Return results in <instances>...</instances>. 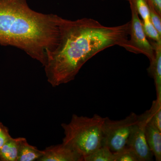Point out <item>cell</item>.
Instances as JSON below:
<instances>
[{
    "label": "cell",
    "instance_id": "6da1fadb",
    "mask_svg": "<svg viewBox=\"0 0 161 161\" xmlns=\"http://www.w3.org/2000/svg\"><path fill=\"white\" fill-rule=\"evenodd\" d=\"M130 22L107 26L92 19L70 20L60 18L58 45L47 53L44 70L53 87L74 80L88 60L99 52L118 45L125 49Z\"/></svg>",
    "mask_w": 161,
    "mask_h": 161
},
{
    "label": "cell",
    "instance_id": "7a4b0ae2",
    "mask_svg": "<svg viewBox=\"0 0 161 161\" xmlns=\"http://www.w3.org/2000/svg\"><path fill=\"white\" fill-rule=\"evenodd\" d=\"M60 18L35 11L27 0H0V45L22 50L44 66L58 45Z\"/></svg>",
    "mask_w": 161,
    "mask_h": 161
},
{
    "label": "cell",
    "instance_id": "3957f363",
    "mask_svg": "<svg viewBox=\"0 0 161 161\" xmlns=\"http://www.w3.org/2000/svg\"><path fill=\"white\" fill-rule=\"evenodd\" d=\"M105 117L95 114L92 117L73 115L69 123H62L64 145L84 158L103 146Z\"/></svg>",
    "mask_w": 161,
    "mask_h": 161
},
{
    "label": "cell",
    "instance_id": "277c9868",
    "mask_svg": "<svg viewBox=\"0 0 161 161\" xmlns=\"http://www.w3.org/2000/svg\"><path fill=\"white\" fill-rule=\"evenodd\" d=\"M137 115L134 112L124 119L113 120L105 117L103 132V146H106L112 152H116L126 146L127 140Z\"/></svg>",
    "mask_w": 161,
    "mask_h": 161
},
{
    "label": "cell",
    "instance_id": "5b68a950",
    "mask_svg": "<svg viewBox=\"0 0 161 161\" xmlns=\"http://www.w3.org/2000/svg\"><path fill=\"white\" fill-rule=\"evenodd\" d=\"M130 3L132 19L130 21V39L129 38L125 49L134 53L145 55L151 63L154 60L155 51L144 32L142 22L140 19L135 6L132 3Z\"/></svg>",
    "mask_w": 161,
    "mask_h": 161
},
{
    "label": "cell",
    "instance_id": "8992f818",
    "mask_svg": "<svg viewBox=\"0 0 161 161\" xmlns=\"http://www.w3.org/2000/svg\"><path fill=\"white\" fill-rule=\"evenodd\" d=\"M148 115L147 110L142 115H137V120L132 127L126 144L135 152L140 161H152L153 156L145 136V128Z\"/></svg>",
    "mask_w": 161,
    "mask_h": 161
},
{
    "label": "cell",
    "instance_id": "52a82bcc",
    "mask_svg": "<svg viewBox=\"0 0 161 161\" xmlns=\"http://www.w3.org/2000/svg\"><path fill=\"white\" fill-rule=\"evenodd\" d=\"M38 161H83V158L63 143L47 147Z\"/></svg>",
    "mask_w": 161,
    "mask_h": 161
},
{
    "label": "cell",
    "instance_id": "ba28073f",
    "mask_svg": "<svg viewBox=\"0 0 161 161\" xmlns=\"http://www.w3.org/2000/svg\"><path fill=\"white\" fill-rule=\"evenodd\" d=\"M148 115L145 128L146 140L156 160L161 161V130H159L150 119Z\"/></svg>",
    "mask_w": 161,
    "mask_h": 161
},
{
    "label": "cell",
    "instance_id": "9c48e42d",
    "mask_svg": "<svg viewBox=\"0 0 161 161\" xmlns=\"http://www.w3.org/2000/svg\"><path fill=\"white\" fill-rule=\"evenodd\" d=\"M155 51L154 60L150 63L148 72L154 79L157 98L161 99V42L150 41Z\"/></svg>",
    "mask_w": 161,
    "mask_h": 161
},
{
    "label": "cell",
    "instance_id": "30bf717a",
    "mask_svg": "<svg viewBox=\"0 0 161 161\" xmlns=\"http://www.w3.org/2000/svg\"><path fill=\"white\" fill-rule=\"evenodd\" d=\"M23 137H11L0 150V161H17L20 144Z\"/></svg>",
    "mask_w": 161,
    "mask_h": 161
},
{
    "label": "cell",
    "instance_id": "8fae6325",
    "mask_svg": "<svg viewBox=\"0 0 161 161\" xmlns=\"http://www.w3.org/2000/svg\"><path fill=\"white\" fill-rule=\"evenodd\" d=\"M43 154V150L30 145L26 139L23 137L20 144L17 161H38Z\"/></svg>",
    "mask_w": 161,
    "mask_h": 161
},
{
    "label": "cell",
    "instance_id": "7c38bea8",
    "mask_svg": "<svg viewBox=\"0 0 161 161\" xmlns=\"http://www.w3.org/2000/svg\"><path fill=\"white\" fill-rule=\"evenodd\" d=\"M84 161H114L113 152L103 146L89 155L84 158Z\"/></svg>",
    "mask_w": 161,
    "mask_h": 161
},
{
    "label": "cell",
    "instance_id": "4fadbf2b",
    "mask_svg": "<svg viewBox=\"0 0 161 161\" xmlns=\"http://www.w3.org/2000/svg\"><path fill=\"white\" fill-rule=\"evenodd\" d=\"M113 155L114 161H140L135 152L127 146L113 152Z\"/></svg>",
    "mask_w": 161,
    "mask_h": 161
},
{
    "label": "cell",
    "instance_id": "5bb4252c",
    "mask_svg": "<svg viewBox=\"0 0 161 161\" xmlns=\"http://www.w3.org/2000/svg\"><path fill=\"white\" fill-rule=\"evenodd\" d=\"M150 119L159 130H161V99L153 101L150 110H148Z\"/></svg>",
    "mask_w": 161,
    "mask_h": 161
},
{
    "label": "cell",
    "instance_id": "9a60e30c",
    "mask_svg": "<svg viewBox=\"0 0 161 161\" xmlns=\"http://www.w3.org/2000/svg\"><path fill=\"white\" fill-rule=\"evenodd\" d=\"M142 22L144 32L147 37L149 38L151 41L161 42V35L153 25L150 19L143 20Z\"/></svg>",
    "mask_w": 161,
    "mask_h": 161
},
{
    "label": "cell",
    "instance_id": "2e32d148",
    "mask_svg": "<svg viewBox=\"0 0 161 161\" xmlns=\"http://www.w3.org/2000/svg\"><path fill=\"white\" fill-rule=\"evenodd\" d=\"M130 3H132L135 6L142 21L150 19V7L147 0H131Z\"/></svg>",
    "mask_w": 161,
    "mask_h": 161
},
{
    "label": "cell",
    "instance_id": "e0dca14e",
    "mask_svg": "<svg viewBox=\"0 0 161 161\" xmlns=\"http://www.w3.org/2000/svg\"><path fill=\"white\" fill-rule=\"evenodd\" d=\"M148 4L150 7V21L161 35V16L157 12L151 4L149 3Z\"/></svg>",
    "mask_w": 161,
    "mask_h": 161
},
{
    "label": "cell",
    "instance_id": "ac0fdd59",
    "mask_svg": "<svg viewBox=\"0 0 161 161\" xmlns=\"http://www.w3.org/2000/svg\"><path fill=\"white\" fill-rule=\"evenodd\" d=\"M11 137V136L9 134V129L6 127H5L0 133V150Z\"/></svg>",
    "mask_w": 161,
    "mask_h": 161
},
{
    "label": "cell",
    "instance_id": "d6986e66",
    "mask_svg": "<svg viewBox=\"0 0 161 161\" xmlns=\"http://www.w3.org/2000/svg\"><path fill=\"white\" fill-rule=\"evenodd\" d=\"M154 9L161 16V0H147Z\"/></svg>",
    "mask_w": 161,
    "mask_h": 161
},
{
    "label": "cell",
    "instance_id": "ffe728a7",
    "mask_svg": "<svg viewBox=\"0 0 161 161\" xmlns=\"http://www.w3.org/2000/svg\"><path fill=\"white\" fill-rule=\"evenodd\" d=\"M5 127H6V126H5L3 125V124L0 122V133L2 132V131H3V130H4V128H5Z\"/></svg>",
    "mask_w": 161,
    "mask_h": 161
},
{
    "label": "cell",
    "instance_id": "44dd1931",
    "mask_svg": "<svg viewBox=\"0 0 161 161\" xmlns=\"http://www.w3.org/2000/svg\"><path fill=\"white\" fill-rule=\"evenodd\" d=\"M127 1H129V2H130V1H131V0H127Z\"/></svg>",
    "mask_w": 161,
    "mask_h": 161
}]
</instances>
